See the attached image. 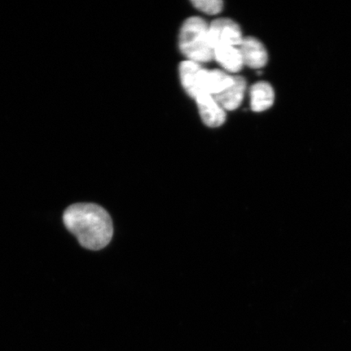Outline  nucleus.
<instances>
[{"instance_id":"f257e3e1","label":"nucleus","mask_w":351,"mask_h":351,"mask_svg":"<svg viewBox=\"0 0 351 351\" xmlns=\"http://www.w3.org/2000/svg\"><path fill=\"white\" fill-rule=\"evenodd\" d=\"M64 223L82 247L99 251L113 235V225L107 210L95 204H76L65 210Z\"/></svg>"},{"instance_id":"7ed1b4c3","label":"nucleus","mask_w":351,"mask_h":351,"mask_svg":"<svg viewBox=\"0 0 351 351\" xmlns=\"http://www.w3.org/2000/svg\"><path fill=\"white\" fill-rule=\"evenodd\" d=\"M209 35L214 49L223 46L239 47L244 38L240 26L228 19L214 21L209 25Z\"/></svg>"},{"instance_id":"0eeeda50","label":"nucleus","mask_w":351,"mask_h":351,"mask_svg":"<svg viewBox=\"0 0 351 351\" xmlns=\"http://www.w3.org/2000/svg\"><path fill=\"white\" fill-rule=\"evenodd\" d=\"M247 90V82L240 76L234 77V81L226 90L213 96L223 110L234 111L240 106Z\"/></svg>"},{"instance_id":"6e6552de","label":"nucleus","mask_w":351,"mask_h":351,"mask_svg":"<svg viewBox=\"0 0 351 351\" xmlns=\"http://www.w3.org/2000/svg\"><path fill=\"white\" fill-rule=\"evenodd\" d=\"M252 111L261 112L273 107L275 101V91L273 86L266 82H258L250 90Z\"/></svg>"},{"instance_id":"1a4fd4ad","label":"nucleus","mask_w":351,"mask_h":351,"mask_svg":"<svg viewBox=\"0 0 351 351\" xmlns=\"http://www.w3.org/2000/svg\"><path fill=\"white\" fill-rule=\"evenodd\" d=\"M214 59L228 72L238 73L243 68V56L239 47L223 46L214 49Z\"/></svg>"},{"instance_id":"39448f33","label":"nucleus","mask_w":351,"mask_h":351,"mask_svg":"<svg viewBox=\"0 0 351 351\" xmlns=\"http://www.w3.org/2000/svg\"><path fill=\"white\" fill-rule=\"evenodd\" d=\"M239 47L244 65L253 69H260L267 64L269 54L265 45L258 39L245 37Z\"/></svg>"},{"instance_id":"9d476101","label":"nucleus","mask_w":351,"mask_h":351,"mask_svg":"<svg viewBox=\"0 0 351 351\" xmlns=\"http://www.w3.org/2000/svg\"><path fill=\"white\" fill-rule=\"evenodd\" d=\"M234 81V77L230 76L221 70H208L206 77V93L216 96L226 90Z\"/></svg>"},{"instance_id":"423d86ee","label":"nucleus","mask_w":351,"mask_h":351,"mask_svg":"<svg viewBox=\"0 0 351 351\" xmlns=\"http://www.w3.org/2000/svg\"><path fill=\"white\" fill-rule=\"evenodd\" d=\"M202 120L212 128L221 126L226 121V112L213 95H202L196 99Z\"/></svg>"},{"instance_id":"9b49d317","label":"nucleus","mask_w":351,"mask_h":351,"mask_svg":"<svg viewBox=\"0 0 351 351\" xmlns=\"http://www.w3.org/2000/svg\"><path fill=\"white\" fill-rule=\"evenodd\" d=\"M192 3L197 10L210 15L217 14L223 10V2L219 0H195Z\"/></svg>"},{"instance_id":"f03ea898","label":"nucleus","mask_w":351,"mask_h":351,"mask_svg":"<svg viewBox=\"0 0 351 351\" xmlns=\"http://www.w3.org/2000/svg\"><path fill=\"white\" fill-rule=\"evenodd\" d=\"M179 46L188 60L199 64L214 59L209 26L204 19L194 16L184 22L179 36Z\"/></svg>"},{"instance_id":"20e7f679","label":"nucleus","mask_w":351,"mask_h":351,"mask_svg":"<svg viewBox=\"0 0 351 351\" xmlns=\"http://www.w3.org/2000/svg\"><path fill=\"white\" fill-rule=\"evenodd\" d=\"M179 73L184 89L192 98L196 99L199 96L206 95L208 69L194 61L186 60L180 64Z\"/></svg>"}]
</instances>
